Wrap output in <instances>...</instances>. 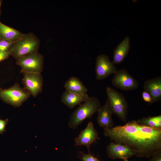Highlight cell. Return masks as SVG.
Listing matches in <instances>:
<instances>
[{"label":"cell","instance_id":"30bf717a","mask_svg":"<svg viewBox=\"0 0 161 161\" xmlns=\"http://www.w3.org/2000/svg\"><path fill=\"white\" fill-rule=\"evenodd\" d=\"M98 133L92 121L89 122L86 127L82 130L74 140L75 145L86 146L88 149L90 146L97 140L100 139Z\"/></svg>","mask_w":161,"mask_h":161},{"label":"cell","instance_id":"52a82bcc","mask_svg":"<svg viewBox=\"0 0 161 161\" xmlns=\"http://www.w3.org/2000/svg\"><path fill=\"white\" fill-rule=\"evenodd\" d=\"M112 84L121 90L125 91L136 89L139 87L137 81L125 69L117 70L114 74Z\"/></svg>","mask_w":161,"mask_h":161},{"label":"cell","instance_id":"484cf974","mask_svg":"<svg viewBox=\"0 0 161 161\" xmlns=\"http://www.w3.org/2000/svg\"><path fill=\"white\" fill-rule=\"evenodd\" d=\"M1 1H0V7L1 6Z\"/></svg>","mask_w":161,"mask_h":161},{"label":"cell","instance_id":"8fae6325","mask_svg":"<svg viewBox=\"0 0 161 161\" xmlns=\"http://www.w3.org/2000/svg\"><path fill=\"white\" fill-rule=\"evenodd\" d=\"M108 157L112 160L127 159L134 155V151L125 145L112 142L106 147Z\"/></svg>","mask_w":161,"mask_h":161},{"label":"cell","instance_id":"5bb4252c","mask_svg":"<svg viewBox=\"0 0 161 161\" xmlns=\"http://www.w3.org/2000/svg\"><path fill=\"white\" fill-rule=\"evenodd\" d=\"M130 47V38L127 36L114 49L113 63L117 64L123 62L127 55Z\"/></svg>","mask_w":161,"mask_h":161},{"label":"cell","instance_id":"e0dca14e","mask_svg":"<svg viewBox=\"0 0 161 161\" xmlns=\"http://www.w3.org/2000/svg\"><path fill=\"white\" fill-rule=\"evenodd\" d=\"M23 34L18 31L6 26L0 21V37L2 39L15 42Z\"/></svg>","mask_w":161,"mask_h":161},{"label":"cell","instance_id":"83f0119b","mask_svg":"<svg viewBox=\"0 0 161 161\" xmlns=\"http://www.w3.org/2000/svg\"><path fill=\"white\" fill-rule=\"evenodd\" d=\"M2 39H1V38L0 37V40H1Z\"/></svg>","mask_w":161,"mask_h":161},{"label":"cell","instance_id":"277c9868","mask_svg":"<svg viewBox=\"0 0 161 161\" xmlns=\"http://www.w3.org/2000/svg\"><path fill=\"white\" fill-rule=\"evenodd\" d=\"M106 103L112 114L116 115L124 122H126L128 113V105L124 96L110 86H107Z\"/></svg>","mask_w":161,"mask_h":161},{"label":"cell","instance_id":"7a4b0ae2","mask_svg":"<svg viewBox=\"0 0 161 161\" xmlns=\"http://www.w3.org/2000/svg\"><path fill=\"white\" fill-rule=\"evenodd\" d=\"M98 99L92 96L80 104L71 114L68 123L71 129H76L85 120L91 118L101 107Z\"/></svg>","mask_w":161,"mask_h":161},{"label":"cell","instance_id":"7402d4cb","mask_svg":"<svg viewBox=\"0 0 161 161\" xmlns=\"http://www.w3.org/2000/svg\"><path fill=\"white\" fill-rule=\"evenodd\" d=\"M8 121V119L2 120L0 118V134L6 131L5 127Z\"/></svg>","mask_w":161,"mask_h":161},{"label":"cell","instance_id":"f546056e","mask_svg":"<svg viewBox=\"0 0 161 161\" xmlns=\"http://www.w3.org/2000/svg\"></svg>","mask_w":161,"mask_h":161},{"label":"cell","instance_id":"f1b7e54d","mask_svg":"<svg viewBox=\"0 0 161 161\" xmlns=\"http://www.w3.org/2000/svg\"></svg>","mask_w":161,"mask_h":161},{"label":"cell","instance_id":"44dd1931","mask_svg":"<svg viewBox=\"0 0 161 161\" xmlns=\"http://www.w3.org/2000/svg\"><path fill=\"white\" fill-rule=\"evenodd\" d=\"M142 95L144 101L146 102L149 103L150 104H152L151 97L148 93L144 90L142 93Z\"/></svg>","mask_w":161,"mask_h":161},{"label":"cell","instance_id":"603a6c76","mask_svg":"<svg viewBox=\"0 0 161 161\" xmlns=\"http://www.w3.org/2000/svg\"><path fill=\"white\" fill-rule=\"evenodd\" d=\"M10 55V52H2L0 51V62L7 58Z\"/></svg>","mask_w":161,"mask_h":161},{"label":"cell","instance_id":"9c48e42d","mask_svg":"<svg viewBox=\"0 0 161 161\" xmlns=\"http://www.w3.org/2000/svg\"><path fill=\"white\" fill-rule=\"evenodd\" d=\"M22 83L24 89L33 97H36L42 89L43 80L40 73H24Z\"/></svg>","mask_w":161,"mask_h":161},{"label":"cell","instance_id":"ffe728a7","mask_svg":"<svg viewBox=\"0 0 161 161\" xmlns=\"http://www.w3.org/2000/svg\"><path fill=\"white\" fill-rule=\"evenodd\" d=\"M80 158L83 161H99L89 153L88 154H85L80 151Z\"/></svg>","mask_w":161,"mask_h":161},{"label":"cell","instance_id":"7c38bea8","mask_svg":"<svg viewBox=\"0 0 161 161\" xmlns=\"http://www.w3.org/2000/svg\"><path fill=\"white\" fill-rule=\"evenodd\" d=\"M144 91L151 96L152 104L161 99V77H158L145 80L144 84Z\"/></svg>","mask_w":161,"mask_h":161},{"label":"cell","instance_id":"9a60e30c","mask_svg":"<svg viewBox=\"0 0 161 161\" xmlns=\"http://www.w3.org/2000/svg\"><path fill=\"white\" fill-rule=\"evenodd\" d=\"M89 97L87 94L81 95L66 90L61 96V100L68 107L72 109L86 101Z\"/></svg>","mask_w":161,"mask_h":161},{"label":"cell","instance_id":"5b68a950","mask_svg":"<svg viewBox=\"0 0 161 161\" xmlns=\"http://www.w3.org/2000/svg\"><path fill=\"white\" fill-rule=\"evenodd\" d=\"M30 95L17 83L9 88L0 90V98L5 103L16 107L21 106Z\"/></svg>","mask_w":161,"mask_h":161},{"label":"cell","instance_id":"d6986e66","mask_svg":"<svg viewBox=\"0 0 161 161\" xmlns=\"http://www.w3.org/2000/svg\"><path fill=\"white\" fill-rule=\"evenodd\" d=\"M14 42L1 40H0V51L4 52L9 51Z\"/></svg>","mask_w":161,"mask_h":161},{"label":"cell","instance_id":"ac0fdd59","mask_svg":"<svg viewBox=\"0 0 161 161\" xmlns=\"http://www.w3.org/2000/svg\"><path fill=\"white\" fill-rule=\"evenodd\" d=\"M140 125L155 128H161V115L148 117H144L137 121Z\"/></svg>","mask_w":161,"mask_h":161},{"label":"cell","instance_id":"4fadbf2b","mask_svg":"<svg viewBox=\"0 0 161 161\" xmlns=\"http://www.w3.org/2000/svg\"><path fill=\"white\" fill-rule=\"evenodd\" d=\"M97 112V122L100 127L104 129L113 127L114 122L112 118V113L106 102Z\"/></svg>","mask_w":161,"mask_h":161},{"label":"cell","instance_id":"3957f363","mask_svg":"<svg viewBox=\"0 0 161 161\" xmlns=\"http://www.w3.org/2000/svg\"><path fill=\"white\" fill-rule=\"evenodd\" d=\"M40 45L38 39L32 33L24 34L15 41L9 51L17 59L22 56L37 52Z\"/></svg>","mask_w":161,"mask_h":161},{"label":"cell","instance_id":"8992f818","mask_svg":"<svg viewBox=\"0 0 161 161\" xmlns=\"http://www.w3.org/2000/svg\"><path fill=\"white\" fill-rule=\"evenodd\" d=\"M44 58L37 52L21 57L17 59L16 64L21 68V72L40 73L43 69Z\"/></svg>","mask_w":161,"mask_h":161},{"label":"cell","instance_id":"ba28073f","mask_svg":"<svg viewBox=\"0 0 161 161\" xmlns=\"http://www.w3.org/2000/svg\"><path fill=\"white\" fill-rule=\"evenodd\" d=\"M117 70L115 64L110 61L108 55L101 54L97 56L95 68L96 77L97 80L104 79L110 75L114 74Z\"/></svg>","mask_w":161,"mask_h":161},{"label":"cell","instance_id":"6da1fadb","mask_svg":"<svg viewBox=\"0 0 161 161\" xmlns=\"http://www.w3.org/2000/svg\"><path fill=\"white\" fill-rule=\"evenodd\" d=\"M103 134L113 142L130 147L137 157L150 158L161 152V128L142 125L132 120L123 126L104 129Z\"/></svg>","mask_w":161,"mask_h":161},{"label":"cell","instance_id":"cb8c5ba5","mask_svg":"<svg viewBox=\"0 0 161 161\" xmlns=\"http://www.w3.org/2000/svg\"><path fill=\"white\" fill-rule=\"evenodd\" d=\"M151 157L148 161H161V152L157 153Z\"/></svg>","mask_w":161,"mask_h":161},{"label":"cell","instance_id":"d4e9b609","mask_svg":"<svg viewBox=\"0 0 161 161\" xmlns=\"http://www.w3.org/2000/svg\"><path fill=\"white\" fill-rule=\"evenodd\" d=\"M124 160V161H130L128 160L127 159H124V160Z\"/></svg>","mask_w":161,"mask_h":161},{"label":"cell","instance_id":"2e32d148","mask_svg":"<svg viewBox=\"0 0 161 161\" xmlns=\"http://www.w3.org/2000/svg\"><path fill=\"white\" fill-rule=\"evenodd\" d=\"M66 90L77 94L84 95L87 94L88 89L78 78L72 77L66 81L64 85Z\"/></svg>","mask_w":161,"mask_h":161},{"label":"cell","instance_id":"4316f807","mask_svg":"<svg viewBox=\"0 0 161 161\" xmlns=\"http://www.w3.org/2000/svg\"><path fill=\"white\" fill-rule=\"evenodd\" d=\"M1 89H2L1 88V87H0V90H1Z\"/></svg>","mask_w":161,"mask_h":161}]
</instances>
